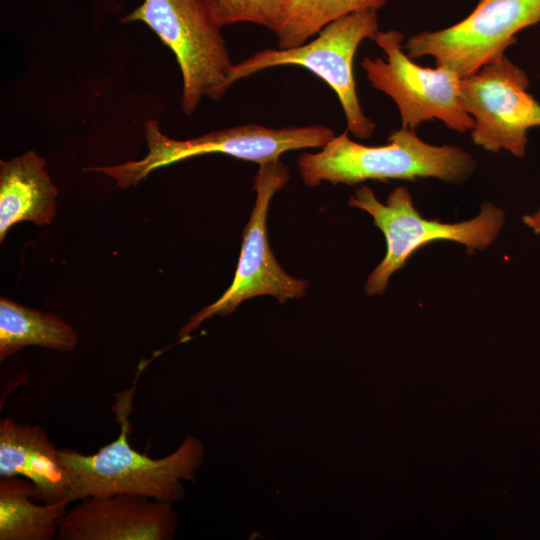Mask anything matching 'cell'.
Returning a JSON list of instances; mask_svg holds the SVG:
<instances>
[{"label":"cell","instance_id":"obj_16","mask_svg":"<svg viewBox=\"0 0 540 540\" xmlns=\"http://www.w3.org/2000/svg\"><path fill=\"white\" fill-rule=\"evenodd\" d=\"M388 0H289L277 37V48L306 43L330 22L360 10H378Z\"/></svg>","mask_w":540,"mask_h":540},{"label":"cell","instance_id":"obj_15","mask_svg":"<svg viewBox=\"0 0 540 540\" xmlns=\"http://www.w3.org/2000/svg\"><path fill=\"white\" fill-rule=\"evenodd\" d=\"M78 343L75 329L56 315L31 309L1 297L0 360L26 346L71 351Z\"/></svg>","mask_w":540,"mask_h":540},{"label":"cell","instance_id":"obj_3","mask_svg":"<svg viewBox=\"0 0 540 540\" xmlns=\"http://www.w3.org/2000/svg\"><path fill=\"white\" fill-rule=\"evenodd\" d=\"M144 128L148 152L143 158L88 170L109 176L124 189L136 186L154 170L195 156L221 153L261 165L279 160L288 151L320 149L335 135L331 128L321 124L278 129L246 124L176 140L163 134L153 119L145 121Z\"/></svg>","mask_w":540,"mask_h":540},{"label":"cell","instance_id":"obj_5","mask_svg":"<svg viewBox=\"0 0 540 540\" xmlns=\"http://www.w3.org/2000/svg\"><path fill=\"white\" fill-rule=\"evenodd\" d=\"M145 23L174 53L182 76L181 108L189 116L204 97L220 100L231 86L226 41L200 0H144L122 20Z\"/></svg>","mask_w":540,"mask_h":540},{"label":"cell","instance_id":"obj_11","mask_svg":"<svg viewBox=\"0 0 540 540\" xmlns=\"http://www.w3.org/2000/svg\"><path fill=\"white\" fill-rule=\"evenodd\" d=\"M58 520L59 540H171L172 503L134 494L87 497Z\"/></svg>","mask_w":540,"mask_h":540},{"label":"cell","instance_id":"obj_12","mask_svg":"<svg viewBox=\"0 0 540 540\" xmlns=\"http://www.w3.org/2000/svg\"><path fill=\"white\" fill-rule=\"evenodd\" d=\"M9 476H22L33 482L38 501L70 504L69 475L60 449L40 426L20 424L10 418L1 420L0 477Z\"/></svg>","mask_w":540,"mask_h":540},{"label":"cell","instance_id":"obj_9","mask_svg":"<svg viewBox=\"0 0 540 540\" xmlns=\"http://www.w3.org/2000/svg\"><path fill=\"white\" fill-rule=\"evenodd\" d=\"M538 22L540 0H480L460 22L413 35L403 48L411 59L431 56L465 78L504 55L519 31Z\"/></svg>","mask_w":540,"mask_h":540},{"label":"cell","instance_id":"obj_2","mask_svg":"<svg viewBox=\"0 0 540 540\" xmlns=\"http://www.w3.org/2000/svg\"><path fill=\"white\" fill-rule=\"evenodd\" d=\"M121 399L117 415L121 432L98 452L85 455L72 448L60 449L68 472L70 503L87 497L134 494L174 502L184 497L182 480L193 481L200 467L204 445L200 439L187 436L172 454L152 459L133 449L128 442L127 419L130 401Z\"/></svg>","mask_w":540,"mask_h":540},{"label":"cell","instance_id":"obj_4","mask_svg":"<svg viewBox=\"0 0 540 540\" xmlns=\"http://www.w3.org/2000/svg\"><path fill=\"white\" fill-rule=\"evenodd\" d=\"M348 203L371 215L386 240L385 257L365 282L364 290L369 296L383 294L390 277L425 245L445 240L465 245L468 252L483 250L495 241L505 221L503 210L490 202L484 203L480 213L470 220L444 223L425 219L404 186L394 188L386 203H381L369 186L361 185Z\"/></svg>","mask_w":540,"mask_h":540},{"label":"cell","instance_id":"obj_7","mask_svg":"<svg viewBox=\"0 0 540 540\" xmlns=\"http://www.w3.org/2000/svg\"><path fill=\"white\" fill-rule=\"evenodd\" d=\"M403 40L397 30L379 31L374 41L386 58L364 57L360 62L370 84L397 105L401 127L416 129L438 119L454 131H471L474 120L461 102V78L442 66L416 64L405 53Z\"/></svg>","mask_w":540,"mask_h":540},{"label":"cell","instance_id":"obj_13","mask_svg":"<svg viewBox=\"0 0 540 540\" xmlns=\"http://www.w3.org/2000/svg\"><path fill=\"white\" fill-rule=\"evenodd\" d=\"M58 188L46 170V161L30 150L0 161V241L18 222L38 226L52 223Z\"/></svg>","mask_w":540,"mask_h":540},{"label":"cell","instance_id":"obj_14","mask_svg":"<svg viewBox=\"0 0 540 540\" xmlns=\"http://www.w3.org/2000/svg\"><path fill=\"white\" fill-rule=\"evenodd\" d=\"M33 482L18 476L0 478V540H52L68 503L35 504Z\"/></svg>","mask_w":540,"mask_h":540},{"label":"cell","instance_id":"obj_17","mask_svg":"<svg viewBox=\"0 0 540 540\" xmlns=\"http://www.w3.org/2000/svg\"><path fill=\"white\" fill-rule=\"evenodd\" d=\"M210 19L220 28L249 22L276 34L285 17L289 0H200Z\"/></svg>","mask_w":540,"mask_h":540},{"label":"cell","instance_id":"obj_18","mask_svg":"<svg viewBox=\"0 0 540 540\" xmlns=\"http://www.w3.org/2000/svg\"><path fill=\"white\" fill-rule=\"evenodd\" d=\"M523 221L536 234H540V208L532 214L525 215Z\"/></svg>","mask_w":540,"mask_h":540},{"label":"cell","instance_id":"obj_6","mask_svg":"<svg viewBox=\"0 0 540 540\" xmlns=\"http://www.w3.org/2000/svg\"><path fill=\"white\" fill-rule=\"evenodd\" d=\"M376 10H360L342 16L323 27L311 41L287 49H263L234 63L229 83L259 71L282 65H298L321 78L337 95L347 131L358 139H368L374 122L359 102L353 74L356 51L365 39L374 40L379 32Z\"/></svg>","mask_w":540,"mask_h":540},{"label":"cell","instance_id":"obj_1","mask_svg":"<svg viewBox=\"0 0 540 540\" xmlns=\"http://www.w3.org/2000/svg\"><path fill=\"white\" fill-rule=\"evenodd\" d=\"M387 140L386 145L367 146L350 139L348 131L335 135L318 152L299 156L302 181L309 187L322 182L355 185L366 180L418 178L463 183L476 167L473 157L461 147L428 144L415 129L393 130Z\"/></svg>","mask_w":540,"mask_h":540},{"label":"cell","instance_id":"obj_10","mask_svg":"<svg viewBox=\"0 0 540 540\" xmlns=\"http://www.w3.org/2000/svg\"><path fill=\"white\" fill-rule=\"evenodd\" d=\"M528 87L527 74L505 54L461 78L460 98L474 120L470 137L475 145L524 157L528 130L540 126V103Z\"/></svg>","mask_w":540,"mask_h":540},{"label":"cell","instance_id":"obj_8","mask_svg":"<svg viewBox=\"0 0 540 540\" xmlns=\"http://www.w3.org/2000/svg\"><path fill=\"white\" fill-rule=\"evenodd\" d=\"M289 181L287 167L279 160L259 165L253 188L256 201L244 228L238 265L229 288L214 303L193 315L179 332L181 338L213 315L231 314L244 300L271 295L280 303L303 297L308 281L288 275L271 250L267 233L270 201Z\"/></svg>","mask_w":540,"mask_h":540}]
</instances>
